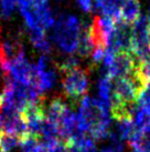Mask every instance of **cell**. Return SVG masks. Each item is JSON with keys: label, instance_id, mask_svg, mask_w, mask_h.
Returning <instances> with one entry per match:
<instances>
[{"label": "cell", "instance_id": "cell-1", "mask_svg": "<svg viewBox=\"0 0 150 152\" xmlns=\"http://www.w3.org/2000/svg\"><path fill=\"white\" fill-rule=\"evenodd\" d=\"M82 23L76 16H60L53 26V41L60 50L72 55L79 48Z\"/></svg>", "mask_w": 150, "mask_h": 152}, {"label": "cell", "instance_id": "cell-2", "mask_svg": "<svg viewBox=\"0 0 150 152\" xmlns=\"http://www.w3.org/2000/svg\"><path fill=\"white\" fill-rule=\"evenodd\" d=\"M144 86L145 83L137 76L136 71L130 76L115 79V81L112 82V106L115 103H121V104L136 103L138 94Z\"/></svg>", "mask_w": 150, "mask_h": 152}, {"label": "cell", "instance_id": "cell-3", "mask_svg": "<svg viewBox=\"0 0 150 152\" xmlns=\"http://www.w3.org/2000/svg\"><path fill=\"white\" fill-rule=\"evenodd\" d=\"M62 89L64 96L73 100L75 104L85 96L88 89V73L86 70L75 68L63 72Z\"/></svg>", "mask_w": 150, "mask_h": 152}, {"label": "cell", "instance_id": "cell-4", "mask_svg": "<svg viewBox=\"0 0 150 152\" xmlns=\"http://www.w3.org/2000/svg\"><path fill=\"white\" fill-rule=\"evenodd\" d=\"M133 55L137 58L139 64L150 56L149 41V19L146 16H140L133 25Z\"/></svg>", "mask_w": 150, "mask_h": 152}, {"label": "cell", "instance_id": "cell-5", "mask_svg": "<svg viewBox=\"0 0 150 152\" xmlns=\"http://www.w3.org/2000/svg\"><path fill=\"white\" fill-rule=\"evenodd\" d=\"M114 52H131L133 50V25H128L123 20H117L115 29L109 39L107 47Z\"/></svg>", "mask_w": 150, "mask_h": 152}, {"label": "cell", "instance_id": "cell-6", "mask_svg": "<svg viewBox=\"0 0 150 152\" xmlns=\"http://www.w3.org/2000/svg\"><path fill=\"white\" fill-rule=\"evenodd\" d=\"M138 66H139V61L133 55V52H119V53H116L114 62L105 71L104 75L115 80L118 78L133 75L136 71Z\"/></svg>", "mask_w": 150, "mask_h": 152}, {"label": "cell", "instance_id": "cell-7", "mask_svg": "<svg viewBox=\"0 0 150 152\" xmlns=\"http://www.w3.org/2000/svg\"><path fill=\"white\" fill-rule=\"evenodd\" d=\"M35 81L39 91L44 94L45 92L50 91L52 88H54L56 80H58V72L55 69L51 68L50 66L41 71H35Z\"/></svg>", "mask_w": 150, "mask_h": 152}, {"label": "cell", "instance_id": "cell-8", "mask_svg": "<svg viewBox=\"0 0 150 152\" xmlns=\"http://www.w3.org/2000/svg\"><path fill=\"white\" fill-rule=\"evenodd\" d=\"M141 16V4L139 0H126L120 8V20L133 25Z\"/></svg>", "mask_w": 150, "mask_h": 152}, {"label": "cell", "instance_id": "cell-9", "mask_svg": "<svg viewBox=\"0 0 150 152\" xmlns=\"http://www.w3.org/2000/svg\"><path fill=\"white\" fill-rule=\"evenodd\" d=\"M65 107H66V104L64 103L62 98H53L50 101V103L46 107H44V118L48 121H50V122L54 123V124L58 126L60 118H61Z\"/></svg>", "mask_w": 150, "mask_h": 152}, {"label": "cell", "instance_id": "cell-10", "mask_svg": "<svg viewBox=\"0 0 150 152\" xmlns=\"http://www.w3.org/2000/svg\"><path fill=\"white\" fill-rule=\"evenodd\" d=\"M116 121V133L123 141H129L135 133H136V127L133 124L130 117H124Z\"/></svg>", "mask_w": 150, "mask_h": 152}, {"label": "cell", "instance_id": "cell-11", "mask_svg": "<svg viewBox=\"0 0 150 152\" xmlns=\"http://www.w3.org/2000/svg\"><path fill=\"white\" fill-rule=\"evenodd\" d=\"M98 99L103 101L106 106L112 107V79L108 76L103 75L98 81Z\"/></svg>", "mask_w": 150, "mask_h": 152}, {"label": "cell", "instance_id": "cell-12", "mask_svg": "<svg viewBox=\"0 0 150 152\" xmlns=\"http://www.w3.org/2000/svg\"><path fill=\"white\" fill-rule=\"evenodd\" d=\"M30 40L37 49L41 50L43 53H50L51 51V43L48 40L44 30H35L30 32Z\"/></svg>", "mask_w": 150, "mask_h": 152}, {"label": "cell", "instance_id": "cell-13", "mask_svg": "<svg viewBox=\"0 0 150 152\" xmlns=\"http://www.w3.org/2000/svg\"><path fill=\"white\" fill-rule=\"evenodd\" d=\"M19 147L21 152H43V148H44L42 141L39 138L29 134L21 138Z\"/></svg>", "mask_w": 150, "mask_h": 152}, {"label": "cell", "instance_id": "cell-14", "mask_svg": "<svg viewBox=\"0 0 150 152\" xmlns=\"http://www.w3.org/2000/svg\"><path fill=\"white\" fill-rule=\"evenodd\" d=\"M20 138L9 133H0V149L4 152H11L19 145Z\"/></svg>", "mask_w": 150, "mask_h": 152}, {"label": "cell", "instance_id": "cell-15", "mask_svg": "<svg viewBox=\"0 0 150 152\" xmlns=\"http://www.w3.org/2000/svg\"><path fill=\"white\" fill-rule=\"evenodd\" d=\"M136 73L145 85L147 82H150V56L139 64L136 69Z\"/></svg>", "mask_w": 150, "mask_h": 152}, {"label": "cell", "instance_id": "cell-16", "mask_svg": "<svg viewBox=\"0 0 150 152\" xmlns=\"http://www.w3.org/2000/svg\"><path fill=\"white\" fill-rule=\"evenodd\" d=\"M43 152H70L67 143L63 140H58L49 144H43Z\"/></svg>", "mask_w": 150, "mask_h": 152}, {"label": "cell", "instance_id": "cell-17", "mask_svg": "<svg viewBox=\"0 0 150 152\" xmlns=\"http://www.w3.org/2000/svg\"><path fill=\"white\" fill-rule=\"evenodd\" d=\"M137 104L139 107H146L150 104V82H147L141 88L137 98Z\"/></svg>", "mask_w": 150, "mask_h": 152}, {"label": "cell", "instance_id": "cell-18", "mask_svg": "<svg viewBox=\"0 0 150 152\" xmlns=\"http://www.w3.org/2000/svg\"><path fill=\"white\" fill-rule=\"evenodd\" d=\"M84 12H91L94 4V0H76Z\"/></svg>", "mask_w": 150, "mask_h": 152}, {"label": "cell", "instance_id": "cell-19", "mask_svg": "<svg viewBox=\"0 0 150 152\" xmlns=\"http://www.w3.org/2000/svg\"><path fill=\"white\" fill-rule=\"evenodd\" d=\"M141 132L145 135L150 137V115H148L146 119V121L144 123V126L141 128Z\"/></svg>", "mask_w": 150, "mask_h": 152}, {"label": "cell", "instance_id": "cell-20", "mask_svg": "<svg viewBox=\"0 0 150 152\" xmlns=\"http://www.w3.org/2000/svg\"><path fill=\"white\" fill-rule=\"evenodd\" d=\"M32 2H34V4H39V2H45V1H48V0H31Z\"/></svg>", "mask_w": 150, "mask_h": 152}, {"label": "cell", "instance_id": "cell-21", "mask_svg": "<svg viewBox=\"0 0 150 152\" xmlns=\"http://www.w3.org/2000/svg\"><path fill=\"white\" fill-rule=\"evenodd\" d=\"M148 19H149V41H150V17Z\"/></svg>", "mask_w": 150, "mask_h": 152}, {"label": "cell", "instance_id": "cell-22", "mask_svg": "<svg viewBox=\"0 0 150 152\" xmlns=\"http://www.w3.org/2000/svg\"><path fill=\"white\" fill-rule=\"evenodd\" d=\"M0 102H1V94H0Z\"/></svg>", "mask_w": 150, "mask_h": 152}, {"label": "cell", "instance_id": "cell-23", "mask_svg": "<svg viewBox=\"0 0 150 152\" xmlns=\"http://www.w3.org/2000/svg\"><path fill=\"white\" fill-rule=\"evenodd\" d=\"M0 152H4V151H2V150H1V149H0Z\"/></svg>", "mask_w": 150, "mask_h": 152}, {"label": "cell", "instance_id": "cell-24", "mask_svg": "<svg viewBox=\"0 0 150 152\" xmlns=\"http://www.w3.org/2000/svg\"><path fill=\"white\" fill-rule=\"evenodd\" d=\"M56 1H61V0H56Z\"/></svg>", "mask_w": 150, "mask_h": 152}]
</instances>
